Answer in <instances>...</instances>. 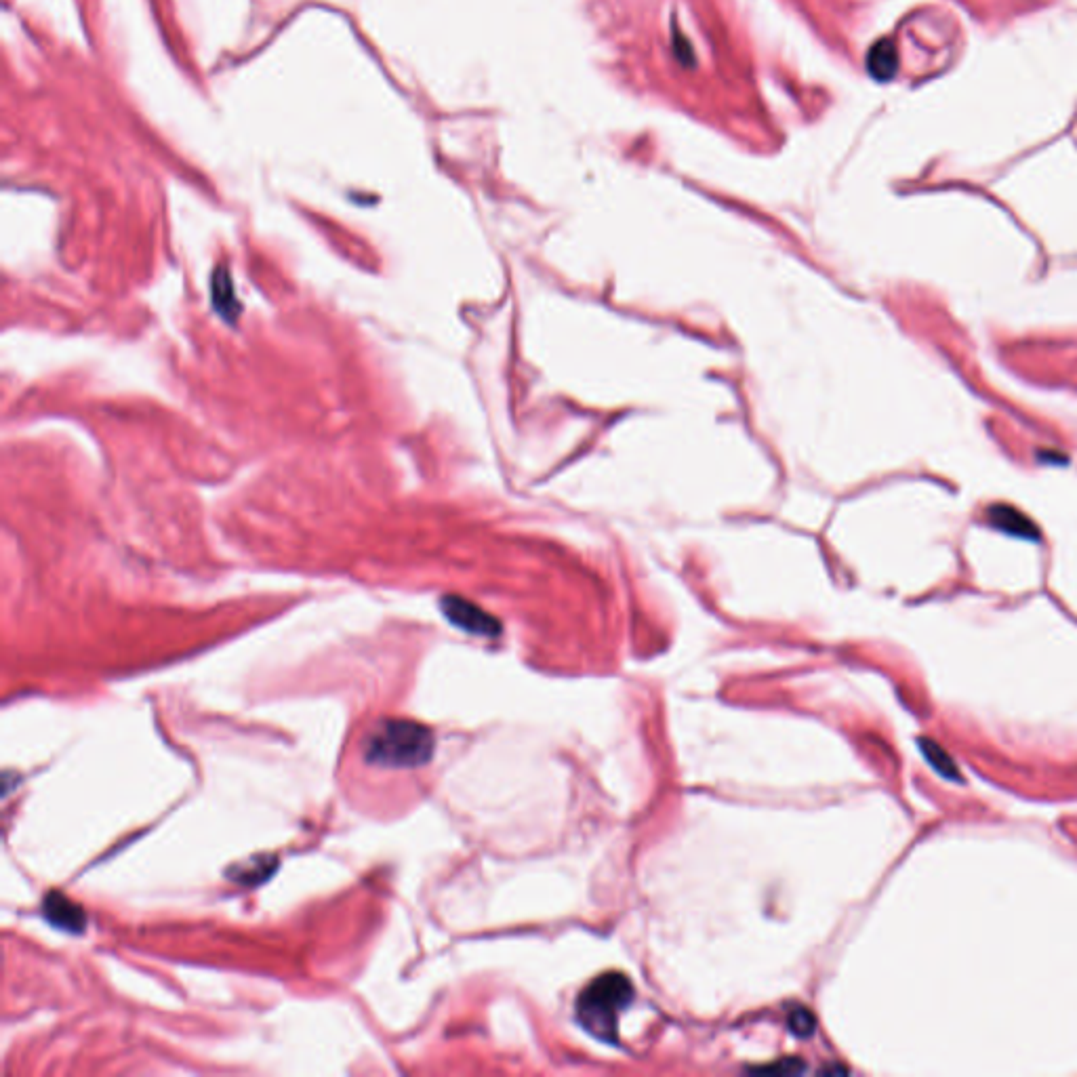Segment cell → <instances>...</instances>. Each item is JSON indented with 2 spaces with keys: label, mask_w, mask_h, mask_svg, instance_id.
Instances as JSON below:
<instances>
[{
  "label": "cell",
  "mask_w": 1077,
  "mask_h": 1077,
  "mask_svg": "<svg viewBox=\"0 0 1077 1077\" xmlns=\"http://www.w3.org/2000/svg\"><path fill=\"white\" fill-rule=\"evenodd\" d=\"M434 733L415 720L383 718L362 739V756L379 768H419L434 756Z\"/></svg>",
  "instance_id": "obj_1"
},
{
  "label": "cell",
  "mask_w": 1077,
  "mask_h": 1077,
  "mask_svg": "<svg viewBox=\"0 0 1077 1077\" xmlns=\"http://www.w3.org/2000/svg\"><path fill=\"white\" fill-rule=\"evenodd\" d=\"M634 1000V985L621 972H606L589 983L577 998L581 1027L604 1044L619 1042V1016Z\"/></svg>",
  "instance_id": "obj_2"
},
{
  "label": "cell",
  "mask_w": 1077,
  "mask_h": 1077,
  "mask_svg": "<svg viewBox=\"0 0 1077 1077\" xmlns=\"http://www.w3.org/2000/svg\"><path fill=\"white\" fill-rule=\"evenodd\" d=\"M440 608L444 617L465 634L482 638H497L501 634V623L495 617L461 596H444Z\"/></svg>",
  "instance_id": "obj_3"
},
{
  "label": "cell",
  "mask_w": 1077,
  "mask_h": 1077,
  "mask_svg": "<svg viewBox=\"0 0 1077 1077\" xmlns=\"http://www.w3.org/2000/svg\"><path fill=\"white\" fill-rule=\"evenodd\" d=\"M40 911H43L45 920L53 928H59L64 932L80 934V932H85V928H87V913L83 911V907L76 905L72 899L64 897V894L57 892V890L47 894Z\"/></svg>",
  "instance_id": "obj_4"
},
{
  "label": "cell",
  "mask_w": 1077,
  "mask_h": 1077,
  "mask_svg": "<svg viewBox=\"0 0 1077 1077\" xmlns=\"http://www.w3.org/2000/svg\"><path fill=\"white\" fill-rule=\"evenodd\" d=\"M987 518H989V524L998 528V531L1010 535V537H1019V539H1029V541H1038L1040 539V528L1035 526V522L1025 516L1023 512L1016 510V507L1012 505H1006V503H995L991 505L987 510Z\"/></svg>",
  "instance_id": "obj_5"
},
{
  "label": "cell",
  "mask_w": 1077,
  "mask_h": 1077,
  "mask_svg": "<svg viewBox=\"0 0 1077 1077\" xmlns=\"http://www.w3.org/2000/svg\"><path fill=\"white\" fill-rule=\"evenodd\" d=\"M211 299H213V308L215 312L226 320L228 324H234L240 316V303H238V297H236V287L232 282V274L228 268H217L213 272V280H211Z\"/></svg>",
  "instance_id": "obj_6"
},
{
  "label": "cell",
  "mask_w": 1077,
  "mask_h": 1077,
  "mask_svg": "<svg viewBox=\"0 0 1077 1077\" xmlns=\"http://www.w3.org/2000/svg\"><path fill=\"white\" fill-rule=\"evenodd\" d=\"M278 869L276 857H251L245 863H238L232 869H228V880L240 884V886H259L272 878V873Z\"/></svg>",
  "instance_id": "obj_7"
},
{
  "label": "cell",
  "mask_w": 1077,
  "mask_h": 1077,
  "mask_svg": "<svg viewBox=\"0 0 1077 1077\" xmlns=\"http://www.w3.org/2000/svg\"><path fill=\"white\" fill-rule=\"evenodd\" d=\"M787 1025H789L791 1033L798 1035V1038H810V1035L815 1033L817 1021H815V1016H812L806 1008H796L794 1012L789 1014Z\"/></svg>",
  "instance_id": "obj_8"
},
{
  "label": "cell",
  "mask_w": 1077,
  "mask_h": 1077,
  "mask_svg": "<svg viewBox=\"0 0 1077 1077\" xmlns=\"http://www.w3.org/2000/svg\"><path fill=\"white\" fill-rule=\"evenodd\" d=\"M802 1069H804L802 1059H800V1061H798V1059H789V1061L779 1063L777 1067H764L762 1071H764V1073H770V1071H779V1073H800Z\"/></svg>",
  "instance_id": "obj_9"
}]
</instances>
